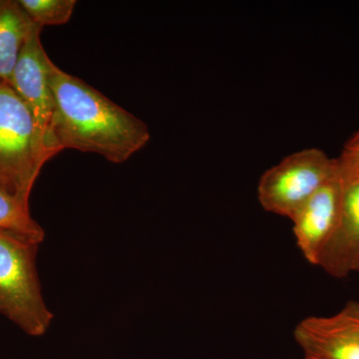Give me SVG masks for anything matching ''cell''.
<instances>
[{
	"label": "cell",
	"instance_id": "6da1fadb",
	"mask_svg": "<svg viewBox=\"0 0 359 359\" xmlns=\"http://www.w3.org/2000/svg\"><path fill=\"white\" fill-rule=\"evenodd\" d=\"M55 99L53 140L57 152L74 149L121 164L150 140L147 125L79 78L51 62Z\"/></svg>",
	"mask_w": 359,
	"mask_h": 359
},
{
	"label": "cell",
	"instance_id": "7a4b0ae2",
	"mask_svg": "<svg viewBox=\"0 0 359 359\" xmlns=\"http://www.w3.org/2000/svg\"><path fill=\"white\" fill-rule=\"evenodd\" d=\"M47 161L32 113L11 85L0 82V192L29 207Z\"/></svg>",
	"mask_w": 359,
	"mask_h": 359
},
{
	"label": "cell",
	"instance_id": "3957f363",
	"mask_svg": "<svg viewBox=\"0 0 359 359\" xmlns=\"http://www.w3.org/2000/svg\"><path fill=\"white\" fill-rule=\"evenodd\" d=\"M37 250L39 245L0 233V314L32 337L43 335L53 320L41 294Z\"/></svg>",
	"mask_w": 359,
	"mask_h": 359
},
{
	"label": "cell",
	"instance_id": "277c9868",
	"mask_svg": "<svg viewBox=\"0 0 359 359\" xmlns=\"http://www.w3.org/2000/svg\"><path fill=\"white\" fill-rule=\"evenodd\" d=\"M337 174V159L320 149L299 151L264 172L257 186L259 204L266 212L292 219L314 193Z\"/></svg>",
	"mask_w": 359,
	"mask_h": 359
},
{
	"label": "cell",
	"instance_id": "5b68a950",
	"mask_svg": "<svg viewBox=\"0 0 359 359\" xmlns=\"http://www.w3.org/2000/svg\"><path fill=\"white\" fill-rule=\"evenodd\" d=\"M42 28L33 25L11 76V88L32 113L49 160L58 154L54 145L55 99L50 84L51 59L42 46Z\"/></svg>",
	"mask_w": 359,
	"mask_h": 359
},
{
	"label": "cell",
	"instance_id": "8992f818",
	"mask_svg": "<svg viewBox=\"0 0 359 359\" xmlns=\"http://www.w3.org/2000/svg\"><path fill=\"white\" fill-rule=\"evenodd\" d=\"M294 337L304 356L359 359V302H347L330 316H309L295 325Z\"/></svg>",
	"mask_w": 359,
	"mask_h": 359
},
{
	"label": "cell",
	"instance_id": "52a82bcc",
	"mask_svg": "<svg viewBox=\"0 0 359 359\" xmlns=\"http://www.w3.org/2000/svg\"><path fill=\"white\" fill-rule=\"evenodd\" d=\"M344 181L339 172L309 198L292 217L297 245L306 261L318 266L339 224Z\"/></svg>",
	"mask_w": 359,
	"mask_h": 359
},
{
	"label": "cell",
	"instance_id": "ba28073f",
	"mask_svg": "<svg viewBox=\"0 0 359 359\" xmlns=\"http://www.w3.org/2000/svg\"><path fill=\"white\" fill-rule=\"evenodd\" d=\"M318 266L337 278L359 273V175L344 181L339 224Z\"/></svg>",
	"mask_w": 359,
	"mask_h": 359
},
{
	"label": "cell",
	"instance_id": "9c48e42d",
	"mask_svg": "<svg viewBox=\"0 0 359 359\" xmlns=\"http://www.w3.org/2000/svg\"><path fill=\"white\" fill-rule=\"evenodd\" d=\"M33 25L18 1L0 0V82L11 83L21 49Z\"/></svg>",
	"mask_w": 359,
	"mask_h": 359
},
{
	"label": "cell",
	"instance_id": "30bf717a",
	"mask_svg": "<svg viewBox=\"0 0 359 359\" xmlns=\"http://www.w3.org/2000/svg\"><path fill=\"white\" fill-rule=\"evenodd\" d=\"M0 233L39 245L45 237L43 229L32 218L29 207L2 192H0Z\"/></svg>",
	"mask_w": 359,
	"mask_h": 359
},
{
	"label": "cell",
	"instance_id": "8fae6325",
	"mask_svg": "<svg viewBox=\"0 0 359 359\" xmlns=\"http://www.w3.org/2000/svg\"><path fill=\"white\" fill-rule=\"evenodd\" d=\"M18 4L34 25H62L69 21L75 0H18Z\"/></svg>",
	"mask_w": 359,
	"mask_h": 359
},
{
	"label": "cell",
	"instance_id": "7c38bea8",
	"mask_svg": "<svg viewBox=\"0 0 359 359\" xmlns=\"http://www.w3.org/2000/svg\"><path fill=\"white\" fill-rule=\"evenodd\" d=\"M339 172L344 181L359 175V131L344 145L341 155L337 159Z\"/></svg>",
	"mask_w": 359,
	"mask_h": 359
},
{
	"label": "cell",
	"instance_id": "4fadbf2b",
	"mask_svg": "<svg viewBox=\"0 0 359 359\" xmlns=\"http://www.w3.org/2000/svg\"><path fill=\"white\" fill-rule=\"evenodd\" d=\"M304 359H320V358H311V356H304Z\"/></svg>",
	"mask_w": 359,
	"mask_h": 359
}]
</instances>
